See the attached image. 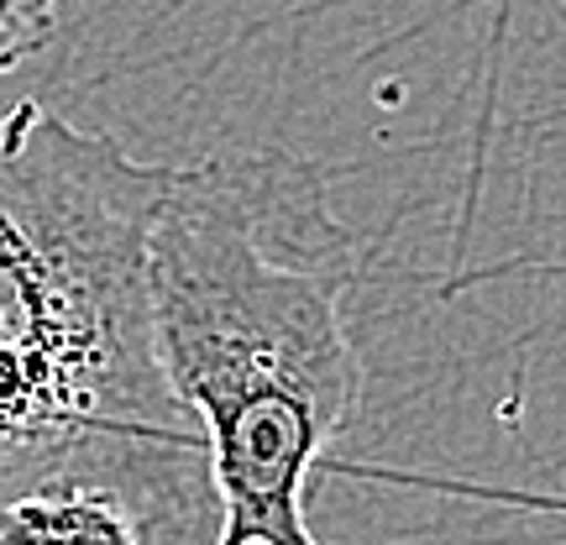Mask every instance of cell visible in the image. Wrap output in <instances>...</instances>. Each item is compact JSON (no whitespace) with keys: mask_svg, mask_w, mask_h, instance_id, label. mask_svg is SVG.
Segmentation results:
<instances>
[{"mask_svg":"<svg viewBox=\"0 0 566 545\" xmlns=\"http://www.w3.org/2000/svg\"><path fill=\"white\" fill-rule=\"evenodd\" d=\"M168 179L38 101L0 116V509L111 488L153 545H205V436L163 378L147 294Z\"/></svg>","mask_w":566,"mask_h":545,"instance_id":"6da1fadb","label":"cell"},{"mask_svg":"<svg viewBox=\"0 0 566 545\" xmlns=\"http://www.w3.org/2000/svg\"><path fill=\"white\" fill-rule=\"evenodd\" d=\"M357 268L315 163L263 147L174 168L147 294L163 378L205 436L221 504L210 545H321L310 478L363 405L346 331Z\"/></svg>","mask_w":566,"mask_h":545,"instance_id":"7a4b0ae2","label":"cell"},{"mask_svg":"<svg viewBox=\"0 0 566 545\" xmlns=\"http://www.w3.org/2000/svg\"><path fill=\"white\" fill-rule=\"evenodd\" d=\"M0 545H153L142 514L111 488L59 483L0 509Z\"/></svg>","mask_w":566,"mask_h":545,"instance_id":"3957f363","label":"cell"},{"mask_svg":"<svg viewBox=\"0 0 566 545\" xmlns=\"http://www.w3.org/2000/svg\"><path fill=\"white\" fill-rule=\"evenodd\" d=\"M63 0H0V74H11L21 63L42 53L53 27H59Z\"/></svg>","mask_w":566,"mask_h":545,"instance_id":"277c9868","label":"cell"}]
</instances>
